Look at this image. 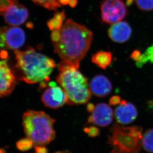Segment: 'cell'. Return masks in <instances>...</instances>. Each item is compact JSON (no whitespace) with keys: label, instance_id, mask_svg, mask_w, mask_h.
I'll list each match as a JSON object with an SVG mask.
<instances>
[{"label":"cell","instance_id":"cell-24","mask_svg":"<svg viewBox=\"0 0 153 153\" xmlns=\"http://www.w3.org/2000/svg\"><path fill=\"white\" fill-rule=\"evenodd\" d=\"M60 38H61V32L60 29L52 31L51 34V38L53 43L58 42L60 40Z\"/></svg>","mask_w":153,"mask_h":153},{"label":"cell","instance_id":"cell-21","mask_svg":"<svg viewBox=\"0 0 153 153\" xmlns=\"http://www.w3.org/2000/svg\"><path fill=\"white\" fill-rule=\"evenodd\" d=\"M63 21L60 19L53 16L52 19H50L47 22L48 27L51 31L59 30L62 27Z\"/></svg>","mask_w":153,"mask_h":153},{"label":"cell","instance_id":"cell-30","mask_svg":"<svg viewBox=\"0 0 153 153\" xmlns=\"http://www.w3.org/2000/svg\"><path fill=\"white\" fill-rule=\"evenodd\" d=\"M77 3H78V0H70L68 4L71 7H74L76 6Z\"/></svg>","mask_w":153,"mask_h":153},{"label":"cell","instance_id":"cell-5","mask_svg":"<svg viewBox=\"0 0 153 153\" xmlns=\"http://www.w3.org/2000/svg\"><path fill=\"white\" fill-rule=\"evenodd\" d=\"M143 130L140 126H124L116 123L110 128L108 143L110 153H139L142 146Z\"/></svg>","mask_w":153,"mask_h":153},{"label":"cell","instance_id":"cell-9","mask_svg":"<svg viewBox=\"0 0 153 153\" xmlns=\"http://www.w3.org/2000/svg\"><path fill=\"white\" fill-rule=\"evenodd\" d=\"M16 79L7 60H0V97L9 95L17 84Z\"/></svg>","mask_w":153,"mask_h":153},{"label":"cell","instance_id":"cell-6","mask_svg":"<svg viewBox=\"0 0 153 153\" xmlns=\"http://www.w3.org/2000/svg\"><path fill=\"white\" fill-rule=\"evenodd\" d=\"M100 9L102 20L107 24L121 22L127 13V7L122 0H104Z\"/></svg>","mask_w":153,"mask_h":153},{"label":"cell","instance_id":"cell-3","mask_svg":"<svg viewBox=\"0 0 153 153\" xmlns=\"http://www.w3.org/2000/svg\"><path fill=\"white\" fill-rule=\"evenodd\" d=\"M59 73L56 80L64 90L70 105L85 104L89 101L92 92L87 78L76 67L61 61L58 64Z\"/></svg>","mask_w":153,"mask_h":153},{"label":"cell","instance_id":"cell-15","mask_svg":"<svg viewBox=\"0 0 153 153\" xmlns=\"http://www.w3.org/2000/svg\"><path fill=\"white\" fill-rule=\"evenodd\" d=\"M112 59V53L110 52L99 51L92 56V61L100 68L106 69L111 64Z\"/></svg>","mask_w":153,"mask_h":153},{"label":"cell","instance_id":"cell-14","mask_svg":"<svg viewBox=\"0 0 153 153\" xmlns=\"http://www.w3.org/2000/svg\"><path fill=\"white\" fill-rule=\"evenodd\" d=\"M89 87L92 94L100 98L107 96L110 93L112 88L110 80L102 74L94 77L90 81Z\"/></svg>","mask_w":153,"mask_h":153},{"label":"cell","instance_id":"cell-26","mask_svg":"<svg viewBox=\"0 0 153 153\" xmlns=\"http://www.w3.org/2000/svg\"><path fill=\"white\" fill-rule=\"evenodd\" d=\"M142 56V53L139 50H136L132 52V53L131 55V58L133 59L134 61L136 62H138L140 60L141 56Z\"/></svg>","mask_w":153,"mask_h":153},{"label":"cell","instance_id":"cell-16","mask_svg":"<svg viewBox=\"0 0 153 153\" xmlns=\"http://www.w3.org/2000/svg\"><path fill=\"white\" fill-rule=\"evenodd\" d=\"M142 146L147 152L153 153V129L145 132L142 140Z\"/></svg>","mask_w":153,"mask_h":153},{"label":"cell","instance_id":"cell-2","mask_svg":"<svg viewBox=\"0 0 153 153\" xmlns=\"http://www.w3.org/2000/svg\"><path fill=\"white\" fill-rule=\"evenodd\" d=\"M16 64L12 68L16 79L28 84L48 82L49 75L56 67L55 62L29 47L15 50Z\"/></svg>","mask_w":153,"mask_h":153},{"label":"cell","instance_id":"cell-17","mask_svg":"<svg viewBox=\"0 0 153 153\" xmlns=\"http://www.w3.org/2000/svg\"><path fill=\"white\" fill-rule=\"evenodd\" d=\"M35 4L50 10H56L61 7L59 0H32Z\"/></svg>","mask_w":153,"mask_h":153},{"label":"cell","instance_id":"cell-1","mask_svg":"<svg viewBox=\"0 0 153 153\" xmlns=\"http://www.w3.org/2000/svg\"><path fill=\"white\" fill-rule=\"evenodd\" d=\"M60 30L61 38L53 43L54 50L62 61L79 68L91 45L93 33L90 29L72 19H68Z\"/></svg>","mask_w":153,"mask_h":153},{"label":"cell","instance_id":"cell-28","mask_svg":"<svg viewBox=\"0 0 153 153\" xmlns=\"http://www.w3.org/2000/svg\"><path fill=\"white\" fill-rule=\"evenodd\" d=\"M54 16L58 18V19H60L61 20H65L66 19V15H65V12H57L54 15Z\"/></svg>","mask_w":153,"mask_h":153},{"label":"cell","instance_id":"cell-20","mask_svg":"<svg viewBox=\"0 0 153 153\" xmlns=\"http://www.w3.org/2000/svg\"><path fill=\"white\" fill-rule=\"evenodd\" d=\"M139 9L143 11L153 10V0H135Z\"/></svg>","mask_w":153,"mask_h":153},{"label":"cell","instance_id":"cell-31","mask_svg":"<svg viewBox=\"0 0 153 153\" xmlns=\"http://www.w3.org/2000/svg\"><path fill=\"white\" fill-rule=\"evenodd\" d=\"M70 0H59L60 3L63 5H66L69 4Z\"/></svg>","mask_w":153,"mask_h":153},{"label":"cell","instance_id":"cell-22","mask_svg":"<svg viewBox=\"0 0 153 153\" xmlns=\"http://www.w3.org/2000/svg\"><path fill=\"white\" fill-rule=\"evenodd\" d=\"M17 2V0H0V15H4L8 9Z\"/></svg>","mask_w":153,"mask_h":153},{"label":"cell","instance_id":"cell-29","mask_svg":"<svg viewBox=\"0 0 153 153\" xmlns=\"http://www.w3.org/2000/svg\"><path fill=\"white\" fill-rule=\"evenodd\" d=\"M95 108V107L94 105V104L91 102L88 104L87 105V111L89 112V113H92V111H94V110Z\"/></svg>","mask_w":153,"mask_h":153},{"label":"cell","instance_id":"cell-4","mask_svg":"<svg viewBox=\"0 0 153 153\" xmlns=\"http://www.w3.org/2000/svg\"><path fill=\"white\" fill-rule=\"evenodd\" d=\"M22 120L26 137L35 146H45L55 139V120L45 112L28 110L24 113Z\"/></svg>","mask_w":153,"mask_h":153},{"label":"cell","instance_id":"cell-23","mask_svg":"<svg viewBox=\"0 0 153 153\" xmlns=\"http://www.w3.org/2000/svg\"><path fill=\"white\" fill-rule=\"evenodd\" d=\"M84 131L90 137H97L100 134L99 129L94 126L85 127L84 128Z\"/></svg>","mask_w":153,"mask_h":153},{"label":"cell","instance_id":"cell-8","mask_svg":"<svg viewBox=\"0 0 153 153\" xmlns=\"http://www.w3.org/2000/svg\"><path fill=\"white\" fill-rule=\"evenodd\" d=\"M41 101L45 107L57 109L67 103L68 97L61 87L49 86L43 93Z\"/></svg>","mask_w":153,"mask_h":153},{"label":"cell","instance_id":"cell-11","mask_svg":"<svg viewBox=\"0 0 153 153\" xmlns=\"http://www.w3.org/2000/svg\"><path fill=\"white\" fill-rule=\"evenodd\" d=\"M3 15L6 23L16 26L25 23L28 19L29 13L25 6L17 2L8 9Z\"/></svg>","mask_w":153,"mask_h":153},{"label":"cell","instance_id":"cell-34","mask_svg":"<svg viewBox=\"0 0 153 153\" xmlns=\"http://www.w3.org/2000/svg\"><path fill=\"white\" fill-rule=\"evenodd\" d=\"M54 153H65V152H61V151H58Z\"/></svg>","mask_w":153,"mask_h":153},{"label":"cell","instance_id":"cell-27","mask_svg":"<svg viewBox=\"0 0 153 153\" xmlns=\"http://www.w3.org/2000/svg\"><path fill=\"white\" fill-rule=\"evenodd\" d=\"M35 153H48V150L45 146H35Z\"/></svg>","mask_w":153,"mask_h":153},{"label":"cell","instance_id":"cell-10","mask_svg":"<svg viewBox=\"0 0 153 153\" xmlns=\"http://www.w3.org/2000/svg\"><path fill=\"white\" fill-rule=\"evenodd\" d=\"M113 117L112 108L107 104L102 102L95 106L88 119V123L100 127H106L112 123Z\"/></svg>","mask_w":153,"mask_h":153},{"label":"cell","instance_id":"cell-7","mask_svg":"<svg viewBox=\"0 0 153 153\" xmlns=\"http://www.w3.org/2000/svg\"><path fill=\"white\" fill-rule=\"evenodd\" d=\"M26 34L23 29L16 26L0 28V48L16 50L23 46Z\"/></svg>","mask_w":153,"mask_h":153},{"label":"cell","instance_id":"cell-35","mask_svg":"<svg viewBox=\"0 0 153 153\" xmlns=\"http://www.w3.org/2000/svg\"><path fill=\"white\" fill-rule=\"evenodd\" d=\"M0 153H5V152L3 150H0Z\"/></svg>","mask_w":153,"mask_h":153},{"label":"cell","instance_id":"cell-18","mask_svg":"<svg viewBox=\"0 0 153 153\" xmlns=\"http://www.w3.org/2000/svg\"><path fill=\"white\" fill-rule=\"evenodd\" d=\"M148 62L153 64V44L148 47L144 53H142L140 60L136 62V65L141 68Z\"/></svg>","mask_w":153,"mask_h":153},{"label":"cell","instance_id":"cell-19","mask_svg":"<svg viewBox=\"0 0 153 153\" xmlns=\"http://www.w3.org/2000/svg\"><path fill=\"white\" fill-rule=\"evenodd\" d=\"M34 145L33 142L28 137L21 139L16 143L17 149L21 151H26L29 150L33 147Z\"/></svg>","mask_w":153,"mask_h":153},{"label":"cell","instance_id":"cell-32","mask_svg":"<svg viewBox=\"0 0 153 153\" xmlns=\"http://www.w3.org/2000/svg\"><path fill=\"white\" fill-rule=\"evenodd\" d=\"M134 0H126V4L128 6H130L133 3Z\"/></svg>","mask_w":153,"mask_h":153},{"label":"cell","instance_id":"cell-25","mask_svg":"<svg viewBox=\"0 0 153 153\" xmlns=\"http://www.w3.org/2000/svg\"><path fill=\"white\" fill-rule=\"evenodd\" d=\"M121 97L119 96L114 95L111 97L109 100L110 105H116L120 104L121 102Z\"/></svg>","mask_w":153,"mask_h":153},{"label":"cell","instance_id":"cell-13","mask_svg":"<svg viewBox=\"0 0 153 153\" xmlns=\"http://www.w3.org/2000/svg\"><path fill=\"white\" fill-rule=\"evenodd\" d=\"M131 34V26L126 22H119L113 24L108 30L110 39L118 43H122L128 40Z\"/></svg>","mask_w":153,"mask_h":153},{"label":"cell","instance_id":"cell-12","mask_svg":"<svg viewBox=\"0 0 153 153\" xmlns=\"http://www.w3.org/2000/svg\"><path fill=\"white\" fill-rule=\"evenodd\" d=\"M114 116L117 123L119 124H129L137 117V110L131 102L122 100L115 109Z\"/></svg>","mask_w":153,"mask_h":153},{"label":"cell","instance_id":"cell-33","mask_svg":"<svg viewBox=\"0 0 153 153\" xmlns=\"http://www.w3.org/2000/svg\"><path fill=\"white\" fill-rule=\"evenodd\" d=\"M148 104H149V105L150 106H151V107H153V101H149L148 102Z\"/></svg>","mask_w":153,"mask_h":153}]
</instances>
